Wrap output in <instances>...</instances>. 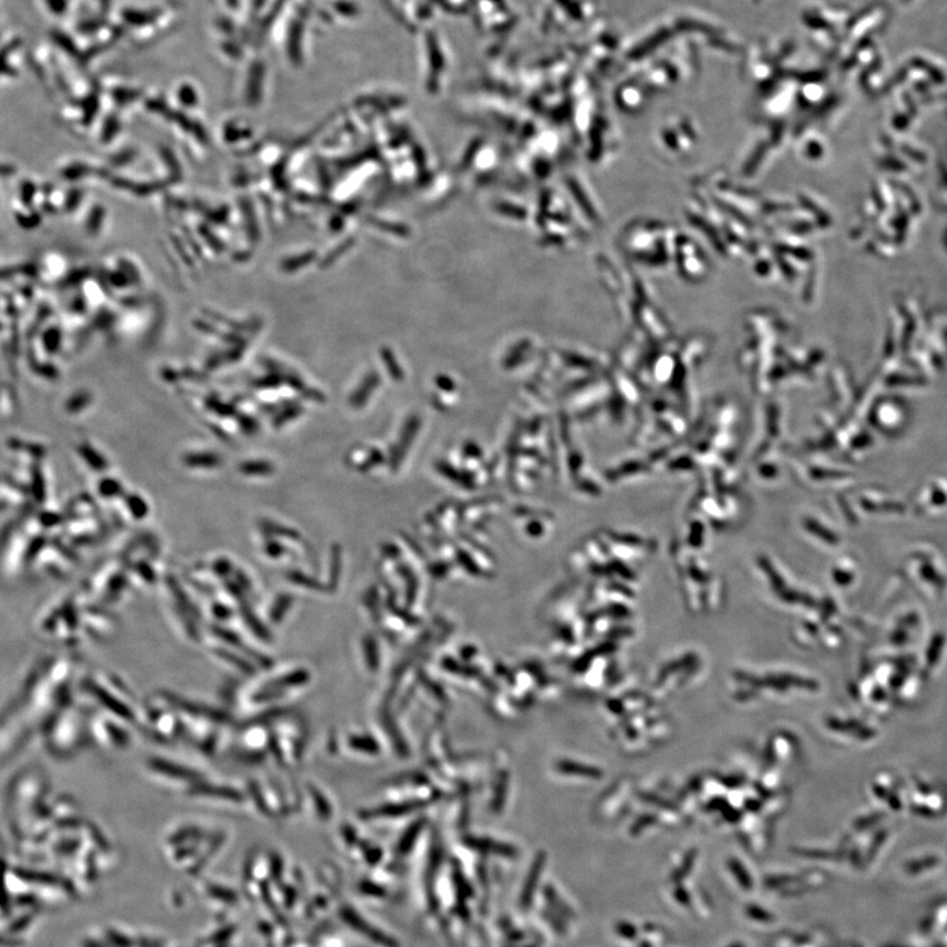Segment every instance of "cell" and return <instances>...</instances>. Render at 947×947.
I'll return each instance as SVG.
<instances>
[{"instance_id":"6da1fadb","label":"cell","mask_w":947,"mask_h":947,"mask_svg":"<svg viewBox=\"0 0 947 947\" xmlns=\"http://www.w3.org/2000/svg\"><path fill=\"white\" fill-rule=\"evenodd\" d=\"M541 869H542V861H541V859H537V861L535 862V864L532 866V869H530L529 876H528V881H525L524 890H523V893H521V905H523L524 908H528L529 904H530V901L533 899V893H535L537 883H538L540 875H541Z\"/></svg>"},{"instance_id":"7a4b0ae2","label":"cell","mask_w":947,"mask_h":947,"mask_svg":"<svg viewBox=\"0 0 947 947\" xmlns=\"http://www.w3.org/2000/svg\"><path fill=\"white\" fill-rule=\"evenodd\" d=\"M150 766H152V770H154L155 773L162 774V775L177 776V778L179 776V779H183V780H190L192 778V774L190 771L181 770L182 767L172 765L170 762H165V761L157 759V761H153V762L150 763Z\"/></svg>"},{"instance_id":"3957f363","label":"cell","mask_w":947,"mask_h":947,"mask_svg":"<svg viewBox=\"0 0 947 947\" xmlns=\"http://www.w3.org/2000/svg\"><path fill=\"white\" fill-rule=\"evenodd\" d=\"M471 846L475 847V849H478V850H491V852H495L496 854H501V855H507V857L513 855V849H511V847H508V846H504V845H487V842L486 841H475V840H472Z\"/></svg>"},{"instance_id":"277c9868","label":"cell","mask_w":947,"mask_h":947,"mask_svg":"<svg viewBox=\"0 0 947 947\" xmlns=\"http://www.w3.org/2000/svg\"><path fill=\"white\" fill-rule=\"evenodd\" d=\"M221 1L224 3V6H225L227 10L233 11V12H239V0H221Z\"/></svg>"}]
</instances>
